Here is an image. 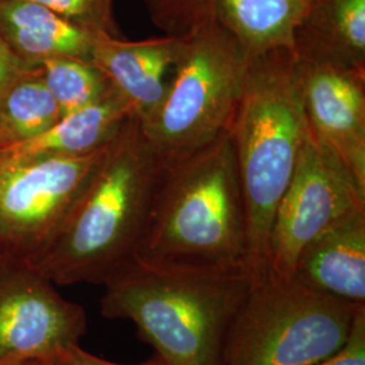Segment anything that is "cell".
<instances>
[{"label": "cell", "instance_id": "17", "mask_svg": "<svg viewBox=\"0 0 365 365\" xmlns=\"http://www.w3.org/2000/svg\"><path fill=\"white\" fill-rule=\"evenodd\" d=\"M60 118L39 66L21 72L0 96V138L9 145L37 137Z\"/></svg>", "mask_w": 365, "mask_h": 365}, {"label": "cell", "instance_id": "15", "mask_svg": "<svg viewBox=\"0 0 365 365\" xmlns=\"http://www.w3.org/2000/svg\"><path fill=\"white\" fill-rule=\"evenodd\" d=\"M131 115L130 106L111 86L93 105L60 118L31 140L6 146L0 152V161L90 155L108 144Z\"/></svg>", "mask_w": 365, "mask_h": 365}, {"label": "cell", "instance_id": "13", "mask_svg": "<svg viewBox=\"0 0 365 365\" xmlns=\"http://www.w3.org/2000/svg\"><path fill=\"white\" fill-rule=\"evenodd\" d=\"M291 279L329 297L365 304V210L306 245Z\"/></svg>", "mask_w": 365, "mask_h": 365}, {"label": "cell", "instance_id": "20", "mask_svg": "<svg viewBox=\"0 0 365 365\" xmlns=\"http://www.w3.org/2000/svg\"><path fill=\"white\" fill-rule=\"evenodd\" d=\"M314 365H365V306L357 313L345 345L330 357Z\"/></svg>", "mask_w": 365, "mask_h": 365}, {"label": "cell", "instance_id": "14", "mask_svg": "<svg viewBox=\"0 0 365 365\" xmlns=\"http://www.w3.org/2000/svg\"><path fill=\"white\" fill-rule=\"evenodd\" d=\"M96 34L34 1L0 0V38L25 66L61 57L91 60Z\"/></svg>", "mask_w": 365, "mask_h": 365}, {"label": "cell", "instance_id": "21", "mask_svg": "<svg viewBox=\"0 0 365 365\" xmlns=\"http://www.w3.org/2000/svg\"><path fill=\"white\" fill-rule=\"evenodd\" d=\"M56 363L57 365H125L113 363V361L101 359L91 353L86 352L84 349H81L78 346V344L68 346L58 353L56 356ZM138 365H165V363L157 354H155L148 361Z\"/></svg>", "mask_w": 365, "mask_h": 365}, {"label": "cell", "instance_id": "9", "mask_svg": "<svg viewBox=\"0 0 365 365\" xmlns=\"http://www.w3.org/2000/svg\"><path fill=\"white\" fill-rule=\"evenodd\" d=\"M87 329L84 309L24 260L0 261V365L54 359Z\"/></svg>", "mask_w": 365, "mask_h": 365}, {"label": "cell", "instance_id": "26", "mask_svg": "<svg viewBox=\"0 0 365 365\" xmlns=\"http://www.w3.org/2000/svg\"><path fill=\"white\" fill-rule=\"evenodd\" d=\"M1 259H3V257H1V256H0V261H1Z\"/></svg>", "mask_w": 365, "mask_h": 365}, {"label": "cell", "instance_id": "4", "mask_svg": "<svg viewBox=\"0 0 365 365\" xmlns=\"http://www.w3.org/2000/svg\"><path fill=\"white\" fill-rule=\"evenodd\" d=\"M306 133L295 52L277 49L250 57L229 134L244 200L253 284L267 280L274 215Z\"/></svg>", "mask_w": 365, "mask_h": 365}, {"label": "cell", "instance_id": "25", "mask_svg": "<svg viewBox=\"0 0 365 365\" xmlns=\"http://www.w3.org/2000/svg\"><path fill=\"white\" fill-rule=\"evenodd\" d=\"M309 1H310V3H314V1H317V0H309Z\"/></svg>", "mask_w": 365, "mask_h": 365}, {"label": "cell", "instance_id": "1", "mask_svg": "<svg viewBox=\"0 0 365 365\" xmlns=\"http://www.w3.org/2000/svg\"><path fill=\"white\" fill-rule=\"evenodd\" d=\"M160 163L131 115L106 146L58 232L26 261L54 286L105 284L137 253Z\"/></svg>", "mask_w": 365, "mask_h": 365}, {"label": "cell", "instance_id": "19", "mask_svg": "<svg viewBox=\"0 0 365 365\" xmlns=\"http://www.w3.org/2000/svg\"><path fill=\"white\" fill-rule=\"evenodd\" d=\"M58 14L69 22L92 31H105L119 37L114 19L115 0H29Z\"/></svg>", "mask_w": 365, "mask_h": 365}, {"label": "cell", "instance_id": "23", "mask_svg": "<svg viewBox=\"0 0 365 365\" xmlns=\"http://www.w3.org/2000/svg\"><path fill=\"white\" fill-rule=\"evenodd\" d=\"M21 365H57V363L54 357V359H46V360H34V361H29Z\"/></svg>", "mask_w": 365, "mask_h": 365}, {"label": "cell", "instance_id": "5", "mask_svg": "<svg viewBox=\"0 0 365 365\" xmlns=\"http://www.w3.org/2000/svg\"><path fill=\"white\" fill-rule=\"evenodd\" d=\"M180 37L167 91L156 111L140 122L161 161L191 153L229 131L250 60L221 27L205 25Z\"/></svg>", "mask_w": 365, "mask_h": 365}, {"label": "cell", "instance_id": "6", "mask_svg": "<svg viewBox=\"0 0 365 365\" xmlns=\"http://www.w3.org/2000/svg\"><path fill=\"white\" fill-rule=\"evenodd\" d=\"M354 304L294 279L253 284L237 315L226 365H314L349 339Z\"/></svg>", "mask_w": 365, "mask_h": 365}, {"label": "cell", "instance_id": "10", "mask_svg": "<svg viewBox=\"0 0 365 365\" xmlns=\"http://www.w3.org/2000/svg\"><path fill=\"white\" fill-rule=\"evenodd\" d=\"M309 0H145L152 22L167 36L214 25L227 31L249 57L294 51Z\"/></svg>", "mask_w": 365, "mask_h": 365}, {"label": "cell", "instance_id": "24", "mask_svg": "<svg viewBox=\"0 0 365 365\" xmlns=\"http://www.w3.org/2000/svg\"><path fill=\"white\" fill-rule=\"evenodd\" d=\"M6 146H9V144H7L4 140H1V138H0V152H1Z\"/></svg>", "mask_w": 365, "mask_h": 365}, {"label": "cell", "instance_id": "2", "mask_svg": "<svg viewBox=\"0 0 365 365\" xmlns=\"http://www.w3.org/2000/svg\"><path fill=\"white\" fill-rule=\"evenodd\" d=\"M135 257L248 272L245 210L229 131L197 150L160 163Z\"/></svg>", "mask_w": 365, "mask_h": 365}, {"label": "cell", "instance_id": "22", "mask_svg": "<svg viewBox=\"0 0 365 365\" xmlns=\"http://www.w3.org/2000/svg\"><path fill=\"white\" fill-rule=\"evenodd\" d=\"M27 68H33V66H25L11 52V49L6 45V42L0 38V96L13 83L15 78Z\"/></svg>", "mask_w": 365, "mask_h": 365}, {"label": "cell", "instance_id": "12", "mask_svg": "<svg viewBox=\"0 0 365 365\" xmlns=\"http://www.w3.org/2000/svg\"><path fill=\"white\" fill-rule=\"evenodd\" d=\"M180 48V36L126 41L98 31L91 61L129 103L133 114L145 122L156 111L167 91V75L175 66Z\"/></svg>", "mask_w": 365, "mask_h": 365}, {"label": "cell", "instance_id": "7", "mask_svg": "<svg viewBox=\"0 0 365 365\" xmlns=\"http://www.w3.org/2000/svg\"><path fill=\"white\" fill-rule=\"evenodd\" d=\"M365 210V187L307 128L271 233L267 280H289L300 252L329 227Z\"/></svg>", "mask_w": 365, "mask_h": 365}, {"label": "cell", "instance_id": "8", "mask_svg": "<svg viewBox=\"0 0 365 365\" xmlns=\"http://www.w3.org/2000/svg\"><path fill=\"white\" fill-rule=\"evenodd\" d=\"M0 161V256L31 260L66 221L105 152Z\"/></svg>", "mask_w": 365, "mask_h": 365}, {"label": "cell", "instance_id": "11", "mask_svg": "<svg viewBox=\"0 0 365 365\" xmlns=\"http://www.w3.org/2000/svg\"><path fill=\"white\" fill-rule=\"evenodd\" d=\"M307 128L365 187V69L297 56Z\"/></svg>", "mask_w": 365, "mask_h": 365}, {"label": "cell", "instance_id": "18", "mask_svg": "<svg viewBox=\"0 0 365 365\" xmlns=\"http://www.w3.org/2000/svg\"><path fill=\"white\" fill-rule=\"evenodd\" d=\"M39 68L61 117L93 105L111 87L105 73L91 60L61 57L48 60Z\"/></svg>", "mask_w": 365, "mask_h": 365}, {"label": "cell", "instance_id": "16", "mask_svg": "<svg viewBox=\"0 0 365 365\" xmlns=\"http://www.w3.org/2000/svg\"><path fill=\"white\" fill-rule=\"evenodd\" d=\"M294 52L365 69V0L312 3L297 29Z\"/></svg>", "mask_w": 365, "mask_h": 365}, {"label": "cell", "instance_id": "3", "mask_svg": "<svg viewBox=\"0 0 365 365\" xmlns=\"http://www.w3.org/2000/svg\"><path fill=\"white\" fill-rule=\"evenodd\" d=\"M252 286L245 271L134 257L106 282L101 309L108 319L131 321L165 365H226L230 334Z\"/></svg>", "mask_w": 365, "mask_h": 365}]
</instances>
